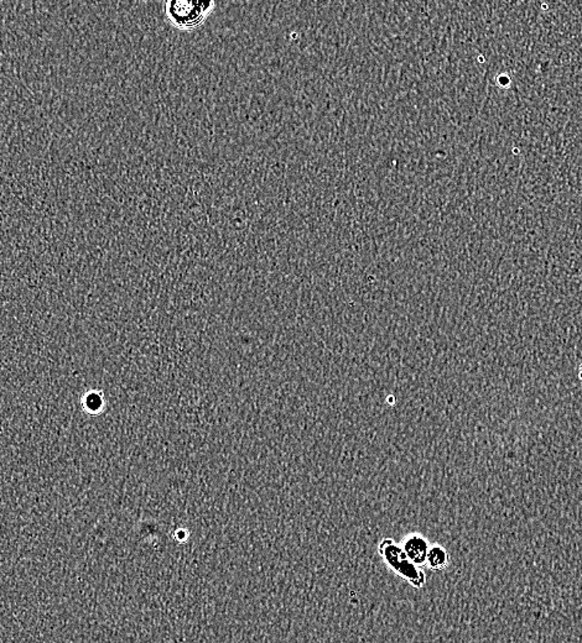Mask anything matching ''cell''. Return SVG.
I'll list each match as a JSON object with an SVG mask.
<instances>
[{
  "mask_svg": "<svg viewBox=\"0 0 582 643\" xmlns=\"http://www.w3.org/2000/svg\"><path fill=\"white\" fill-rule=\"evenodd\" d=\"M215 6L211 0H169L165 3V14L175 28L194 30L205 23Z\"/></svg>",
  "mask_w": 582,
  "mask_h": 643,
  "instance_id": "6da1fadb",
  "label": "cell"
},
{
  "mask_svg": "<svg viewBox=\"0 0 582 643\" xmlns=\"http://www.w3.org/2000/svg\"><path fill=\"white\" fill-rule=\"evenodd\" d=\"M379 553L382 555L383 559L388 564L389 567L394 570L395 573L400 575L401 578L406 579L408 583H410L415 588H423L426 583V575L424 573L423 569L414 564L408 557H406L401 546L394 542L390 538L383 539L382 543L379 544Z\"/></svg>",
  "mask_w": 582,
  "mask_h": 643,
  "instance_id": "7a4b0ae2",
  "label": "cell"
},
{
  "mask_svg": "<svg viewBox=\"0 0 582 643\" xmlns=\"http://www.w3.org/2000/svg\"><path fill=\"white\" fill-rule=\"evenodd\" d=\"M401 548L404 550L406 557L410 561L417 564L418 567H421L426 564V558L429 553L430 543L426 538L419 534V533H412L403 541Z\"/></svg>",
  "mask_w": 582,
  "mask_h": 643,
  "instance_id": "3957f363",
  "label": "cell"
},
{
  "mask_svg": "<svg viewBox=\"0 0 582 643\" xmlns=\"http://www.w3.org/2000/svg\"><path fill=\"white\" fill-rule=\"evenodd\" d=\"M450 561H451V558H450V555H448V552H447L445 547H442L440 544L430 546L429 553H428V558H426V566L430 569L444 570V569L448 567Z\"/></svg>",
  "mask_w": 582,
  "mask_h": 643,
  "instance_id": "277c9868",
  "label": "cell"
},
{
  "mask_svg": "<svg viewBox=\"0 0 582 643\" xmlns=\"http://www.w3.org/2000/svg\"><path fill=\"white\" fill-rule=\"evenodd\" d=\"M84 406L86 409L91 411V412H97L102 409L103 406V400H102V396L100 393L97 392H92V393H89L87 398L84 400Z\"/></svg>",
  "mask_w": 582,
  "mask_h": 643,
  "instance_id": "5b68a950",
  "label": "cell"
},
{
  "mask_svg": "<svg viewBox=\"0 0 582 643\" xmlns=\"http://www.w3.org/2000/svg\"><path fill=\"white\" fill-rule=\"evenodd\" d=\"M579 375H580V379H581L582 380V366H581V369H580V374Z\"/></svg>",
  "mask_w": 582,
  "mask_h": 643,
  "instance_id": "8992f818",
  "label": "cell"
}]
</instances>
